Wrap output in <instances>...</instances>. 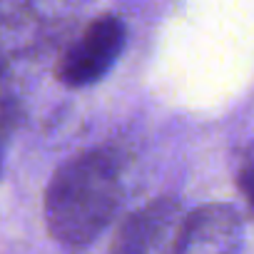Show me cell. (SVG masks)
I'll return each instance as SVG.
<instances>
[{"instance_id": "obj_1", "label": "cell", "mask_w": 254, "mask_h": 254, "mask_svg": "<svg viewBox=\"0 0 254 254\" xmlns=\"http://www.w3.org/2000/svg\"><path fill=\"white\" fill-rule=\"evenodd\" d=\"M125 152L102 145L82 150L53 172L43 212L58 247L77 254L105 234L125 199Z\"/></svg>"}, {"instance_id": "obj_2", "label": "cell", "mask_w": 254, "mask_h": 254, "mask_svg": "<svg viewBox=\"0 0 254 254\" xmlns=\"http://www.w3.org/2000/svg\"><path fill=\"white\" fill-rule=\"evenodd\" d=\"M58 30L30 0H0V102L23 100V75L55 45Z\"/></svg>"}, {"instance_id": "obj_3", "label": "cell", "mask_w": 254, "mask_h": 254, "mask_svg": "<svg viewBox=\"0 0 254 254\" xmlns=\"http://www.w3.org/2000/svg\"><path fill=\"white\" fill-rule=\"evenodd\" d=\"M127 45V25L120 15L105 13L92 18L77 35H72L55 63V77L70 90L97 85L120 60Z\"/></svg>"}, {"instance_id": "obj_4", "label": "cell", "mask_w": 254, "mask_h": 254, "mask_svg": "<svg viewBox=\"0 0 254 254\" xmlns=\"http://www.w3.org/2000/svg\"><path fill=\"white\" fill-rule=\"evenodd\" d=\"M182 219L185 209L180 199H150L120 222L107 254H175Z\"/></svg>"}, {"instance_id": "obj_5", "label": "cell", "mask_w": 254, "mask_h": 254, "mask_svg": "<svg viewBox=\"0 0 254 254\" xmlns=\"http://www.w3.org/2000/svg\"><path fill=\"white\" fill-rule=\"evenodd\" d=\"M244 214L229 202H207L185 212L175 254H242Z\"/></svg>"}, {"instance_id": "obj_6", "label": "cell", "mask_w": 254, "mask_h": 254, "mask_svg": "<svg viewBox=\"0 0 254 254\" xmlns=\"http://www.w3.org/2000/svg\"><path fill=\"white\" fill-rule=\"evenodd\" d=\"M23 117H25L23 100H3L0 102V172H3V160H5L8 142L15 135V130L20 127Z\"/></svg>"}, {"instance_id": "obj_7", "label": "cell", "mask_w": 254, "mask_h": 254, "mask_svg": "<svg viewBox=\"0 0 254 254\" xmlns=\"http://www.w3.org/2000/svg\"><path fill=\"white\" fill-rule=\"evenodd\" d=\"M249 177H252V155H249V152H244V155H242V165H239V177H237V182H239V190H242V197H244V199H249V197H252Z\"/></svg>"}]
</instances>
